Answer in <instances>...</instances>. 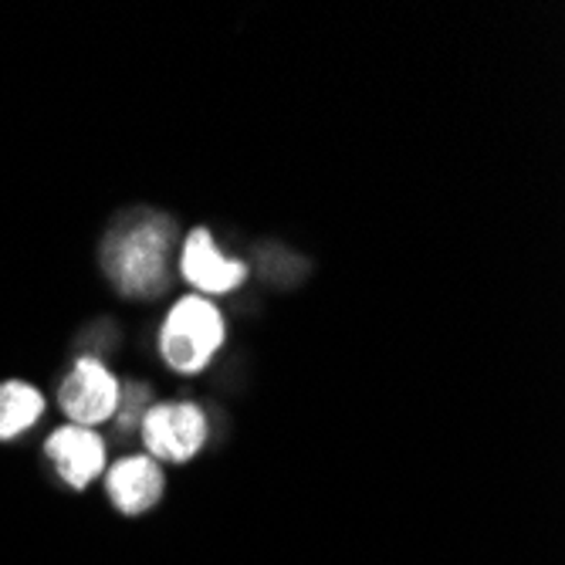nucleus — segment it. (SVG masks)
Returning <instances> with one entry per match:
<instances>
[{
    "label": "nucleus",
    "instance_id": "4",
    "mask_svg": "<svg viewBox=\"0 0 565 565\" xmlns=\"http://www.w3.org/2000/svg\"><path fill=\"white\" fill-rule=\"evenodd\" d=\"M122 403V380L109 370V363L92 355H78L72 370L55 386V409L65 424L92 427L113 424Z\"/></svg>",
    "mask_w": 565,
    "mask_h": 565
},
{
    "label": "nucleus",
    "instance_id": "2",
    "mask_svg": "<svg viewBox=\"0 0 565 565\" xmlns=\"http://www.w3.org/2000/svg\"><path fill=\"white\" fill-rule=\"evenodd\" d=\"M227 342V316L214 298L177 295L157 332V352L163 366L183 380L203 376Z\"/></svg>",
    "mask_w": 565,
    "mask_h": 565
},
{
    "label": "nucleus",
    "instance_id": "7",
    "mask_svg": "<svg viewBox=\"0 0 565 565\" xmlns=\"http://www.w3.org/2000/svg\"><path fill=\"white\" fill-rule=\"evenodd\" d=\"M170 478L160 460L149 454H119L109 460L106 475H102V494H106L109 508L122 519H146L152 515L163 498H167Z\"/></svg>",
    "mask_w": 565,
    "mask_h": 565
},
{
    "label": "nucleus",
    "instance_id": "8",
    "mask_svg": "<svg viewBox=\"0 0 565 565\" xmlns=\"http://www.w3.org/2000/svg\"><path fill=\"white\" fill-rule=\"evenodd\" d=\"M47 396L31 380H0V444L28 437L47 417Z\"/></svg>",
    "mask_w": 565,
    "mask_h": 565
},
{
    "label": "nucleus",
    "instance_id": "6",
    "mask_svg": "<svg viewBox=\"0 0 565 565\" xmlns=\"http://www.w3.org/2000/svg\"><path fill=\"white\" fill-rule=\"evenodd\" d=\"M41 454L51 465V471H55V478L75 494L95 488L109 468V440L92 427H75V424L51 427L41 440Z\"/></svg>",
    "mask_w": 565,
    "mask_h": 565
},
{
    "label": "nucleus",
    "instance_id": "1",
    "mask_svg": "<svg viewBox=\"0 0 565 565\" xmlns=\"http://www.w3.org/2000/svg\"><path fill=\"white\" fill-rule=\"evenodd\" d=\"M190 211L211 221L221 214L200 207ZM186 231L190 227L183 224V207H177V203H136V207L122 211L106 231V237H102V275H106L119 298L163 308L167 298H177L183 285L173 265V254H180Z\"/></svg>",
    "mask_w": 565,
    "mask_h": 565
},
{
    "label": "nucleus",
    "instance_id": "3",
    "mask_svg": "<svg viewBox=\"0 0 565 565\" xmlns=\"http://www.w3.org/2000/svg\"><path fill=\"white\" fill-rule=\"evenodd\" d=\"M211 437V417L196 399H157L139 420V444L160 465L183 468Z\"/></svg>",
    "mask_w": 565,
    "mask_h": 565
},
{
    "label": "nucleus",
    "instance_id": "5",
    "mask_svg": "<svg viewBox=\"0 0 565 565\" xmlns=\"http://www.w3.org/2000/svg\"><path fill=\"white\" fill-rule=\"evenodd\" d=\"M177 275L193 295L231 298L250 281L254 268L244 258H227L211 227H190L180 244Z\"/></svg>",
    "mask_w": 565,
    "mask_h": 565
}]
</instances>
